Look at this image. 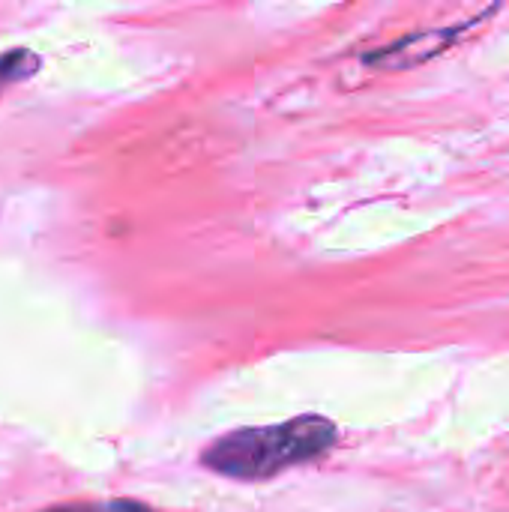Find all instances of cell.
Listing matches in <instances>:
<instances>
[{
  "mask_svg": "<svg viewBox=\"0 0 509 512\" xmlns=\"http://www.w3.org/2000/svg\"><path fill=\"white\" fill-rule=\"evenodd\" d=\"M336 435V426L324 417H297L282 426L225 435L201 453V465L234 480H264L324 456Z\"/></svg>",
  "mask_w": 509,
  "mask_h": 512,
  "instance_id": "6da1fadb",
  "label": "cell"
},
{
  "mask_svg": "<svg viewBox=\"0 0 509 512\" xmlns=\"http://www.w3.org/2000/svg\"><path fill=\"white\" fill-rule=\"evenodd\" d=\"M456 36H459L456 27H450V30H435V33H423V36H414V39L393 42V45H387L384 51L372 54L369 60H372V63H381V66L423 63V60H429L432 54H441L444 48H450V42H453Z\"/></svg>",
  "mask_w": 509,
  "mask_h": 512,
  "instance_id": "7a4b0ae2",
  "label": "cell"
},
{
  "mask_svg": "<svg viewBox=\"0 0 509 512\" xmlns=\"http://www.w3.org/2000/svg\"><path fill=\"white\" fill-rule=\"evenodd\" d=\"M36 66H39V57L30 54V51H24V48L0 54V93H3L6 87H12V84L30 78Z\"/></svg>",
  "mask_w": 509,
  "mask_h": 512,
  "instance_id": "3957f363",
  "label": "cell"
},
{
  "mask_svg": "<svg viewBox=\"0 0 509 512\" xmlns=\"http://www.w3.org/2000/svg\"><path fill=\"white\" fill-rule=\"evenodd\" d=\"M42 512H153L135 501H72V504H57Z\"/></svg>",
  "mask_w": 509,
  "mask_h": 512,
  "instance_id": "277c9868",
  "label": "cell"
}]
</instances>
